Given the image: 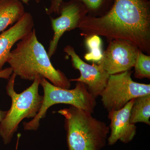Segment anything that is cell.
Here are the masks:
<instances>
[{
	"label": "cell",
	"instance_id": "1",
	"mask_svg": "<svg viewBox=\"0 0 150 150\" xmlns=\"http://www.w3.org/2000/svg\"><path fill=\"white\" fill-rule=\"evenodd\" d=\"M78 28L87 37L100 35L110 41L126 40L140 51L149 53L150 8L147 0H115L105 15L85 16Z\"/></svg>",
	"mask_w": 150,
	"mask_h": 150
},
{
	"label": "cell",
	"instance_id": "2",
	"mask_svg": "<svg viewBox=\"0 0 150 150\" xmlns=\"http://www.w3.org/2000/svg\"><path fill=\"white\" fill-rule=\"evenodd\" d=\"M7 63L13 72L22 79L33 81L40 77L56 86L71 87L69 80L65 74L52 65L46 49L38 39L34 28L11 51Z\"/></svg>",
	"mask_w": 150,
	"mask_h": 150
},
{
	"label": "cell",
	"instance_id": "3",
	"mask_svg": "<svg viewBox=\"0 0 150 150\" xmlns=\"http://www.w3.org/2000/svg\"><path fill=\"white\" fill-rule=\"evenodd\" d=\"M57 112L64 118L68 150H102L105 146L110 129L104 122L73 105Z\"/></svg>",
	"mask_w": 150,
	"mask_h": 150
},
{
	"label": "cell",
	"instance_id": "4",
	"mask_svg": "<svg viewBox=\"0 0 150 150\" xmlns=\"http://www.w3.org/2000/svg\"><path fill=\"white\" fill-rule=\"evenodd\" d=\"M17 76L13 73L6 87L7 94L11 99V105L5 117L0 123V137L4 145L11 142L19 125L25 118H33L39 112L43 96L39 93L40 77L35 78L31 85L21 93L14 89Z\"/></svg>",
	"mask_w": 150,
	"mask_h": 150
},
{
	"label": "cell",
	"instance_id": "5",
	"mask_svg": "<svg viewBox=\"0 0 150 150\" xmlns=\"http://www.w3.org/2000/svg\"><path fill=\"white\" fill-rule=\"evenodd\" d=\"M40 85L43 91L42 105L35 118L28 122H23L25 131H37L40 120L46 117L47 110L54 105L69 104L93 113L96 106V98L82 83L77 82L74 88L69 89L56 86L45 78L40 77Z\"/></svg>",
	"mask_w": 150,
	"mask_h": 150
},
{
	"label": "cell",
	"instance_id": "6",
	"mask_svg": "<svg viewBox=\"0 0 150 150\" xmlns=\"http://www.w3.org/2000/svg\"><path fill=\"white\" fill-rule=\"evenodd\" d=\"M131 75L130 70L109 76L106 86L100 95L108 112L120 110L131 100L150 94V84L136 82Z\"/></svg>",
	"mask_w": 150,
	"mask_h": 150
},
{
	"label": "cell",
	"instance_id": "7",
	"mask_svg": "<svg viewBox=\"0 0 150 150\" xmlns=\"http://www.w3.org/2000/svg\"><path fill=\"white\" fill-rule=\"evenodd\" d=\"M139 50L126 40H111L98 65L109 75L130 71L134 67Z\"/></svg>",
	"mask_w": 150,
	"mask_h": 150
},
{
	"label": "cell",
	"instance_id": "8",
	"mask_svg": "<svg viewBox=\"0 0 150 150\" xmlns=\"http://www.w3.org/2000/svg\"><path fill=\"white\" fill-rule=\"evenodd\" d=\"M87 12L83 4L77 0L62 3L59 8L61 16L57 18H51L54 35L47 52L50 59L56 52L59 40L64 33L78 28Z\"/></svg>",
	"mask_w": 150,
	"mask_h": 150
},
{
	"label": "cell",
	"instance_id": "9",
	"mask_svg": "<svg viewBox=\"0 0 150 150\" xmlns=\"http://www.w3.org/2000/svg\"><path fill=\"white\" fill-rule=\"evenodd\" d=\"M64 51L71 57L73 67L80 72L79 78L70 79V81L82 83L86 85L88 91L95 98L100 96L106 86L110 75L99 65H89L84 62L76 54L72 46H66Z\"/></svg>",
	"mask_w": 150,
	"mask_h": 150
},
{
	"label": "cell",
	"instance_id": "10",
	"mask_svg": "<svg viewBox=\"0 0 150 150\" xmlns=\"http://www.w3.org/2000/svg\"><path fill=\"white\" fill-rule=\"evenodd\" d=\"M134 99L131 100L120 110L108 112V118L110 121V133L107 141L110 146L115 144L118 141L128 144L136 136L137 126L131 123L130 120V112Z\"/></svg>",
	"mask_w": 150,
	"mask_h": 150
},
{
	"label": "cell",
	"instance_id": "11",
	"mask_svg": "<svg viewBox=\"0 0 150 150\" xmlns=\"http://www.w3.org/2000/svg\"><path fill=\"white\" fill-rule=\"evenodd\" d=\"M34 26L32 16L29 13L25 12L13 26L0 35V71L7 62L12 48L16 42L29 34Z\"/></svg>",
	"mask_w": 150,
	"mask_h": 150
},
{
	"label": "cell",
	"instance_id": "12",
	"mask_svg": "<svg viewBox=\"0 0 150 150\" xmlns=\"http://www.w3.org/2000/svg\"><path fill=\"white\" fill-rule=\"evenodd\" d=\"M25 12L23 3L16 0H0V33L16 23Z\"/></svg>",
	"mask_w": 150,
	"mask_h": 150
},
{
	"label": "cell",
	"instance_id": "13",
	"mask_svg": "<svg viewBox=\"0 0 150 150\" xmlns=\"http://www.w3.org/2000/svg\"><path fill=\"white\" fill-rule=\"evenodd\" d=\"M150 94L134 99L130 112V122L136 124L141 122L150 126Z\"/></svg>",
	"mask_w": 150,
	"mask_h": 150
},
{
	"label": "cell",
	"instance_id": "14",
	"mask_svg": "<svg viewBox=\"0 0 150 150\" xmlns=\"http://www.w3.org/2000/svg\"><path fill=\"white\" fill-rule=\"evenodd\" d=\"M101 44L102 41L98 35H91L87 37L86 45L89 52L86 54L85 59L87 61L99 62L103 56Z\"/></svg>",
	"mask_w": 150,
	"mask_h": 150
},
{
	"label": "cell",
	"instance_id": "15",
	"mask_svg": "<svg viewBox=\"0 0 150 150\" xmlns=\"http://www.w3.org/2000/svg\"><path fill=\"white\" fill-rule=\"evenodd\" d=\"M134 67V76L137 79H150V57L139 51Z\"/></svg>",
	"mask_w": 150,
	"mask_h": 150
},
{
	"label": "cell",
	"instance_id": "16",
	"mask_svg": "<svg viewBox=\"0 0 150 150\" xmlns=\"http://www.w3.org/2000/svg\"><path fill=\"white\" fill-rule=\"evenodd\" d=\"M82 3L86 8L95 11L99 9L102 5L105 0H77Z\"/></svg>",
	"mask_w": 150,
	"mask_h": 150
},
{
	"label": "cell",
	"instance_id": "17",
	"mask_svg": "<svg viewBox=\"0 0 150 150\" xmlns=\"http://www.w3.org/2000/svg\"><path fill=\"white\" fill-rule=\"evenodd\" d=\"M63 2V0H53L51 2V5L48 8L46 9V13L48 15L53 13L59 14L60 6Z\"/></svg>",
	"mask_w": 150,
	"mask_h": 150
},
{
	"label": "cell",
	"instance_id": "18",
	"mask_svg": "<svg viewBox=\"0 0 150 150\" xmlns=\"http://www.w3.org/2000/svg\"><path fill=\"white\" fill-rule=\"evenodd\" d=\"M13 73L12 70L10 67L6 68L0 71V79L8 80Z\"/></svg>",
	"mask_w": 150,
	"mask_h": 150
},
{
	"label": "cell",
	"instance_id": "19",
	"mask_svg": "<svg viewBox=\"0 0 150 150\" xmlns=\"http://www.w3.org/2000/svg\"><path fill=\"white\" fill-rule=\"evenodd\" d=\"M6 112L7 111H4V110H1V108H0V123L5 117Z\"/></svg>",
	"mask_w": 150,
	"mask_h": 150
},
{
	"label": "cell",
	"instance_id": "20",
	"mask_svg": "<svg viewBox=\"0 0 150 150\" xmlns=\"http://www.w3.org/2000/svg\"><path fill=\"white\" fill-rule=\"evenodd\" d=\"M16 1H20L22 3H25V4H28V3L29 2V0H16ZM40 0H36V2L37 3L39 2V1ZM51 1H51H53V0H50Z\"/></svg>",
	"mask_w": 150,
	"mask_h": 150
}]
</instances>
